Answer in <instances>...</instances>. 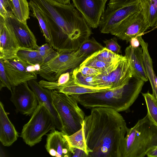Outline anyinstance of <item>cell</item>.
<instances>
[{"instance_id": "obj_18", "label": "cell", "mask_w": 157, "mask_h": 157, "mask_svg": "<svg viewBox=\"0 0 157 157\" xmlns=\"http://www.w3.org/2000/svg\"><path fill=\"white\" fill-rule=\"evenodd\" d=\"M124 56L129 61L133 76L145 82L147 81L148 79L144 64L142 47H134L130 45L125 49Z\"/></svg>"}, {"instance_id": "obj_31", "label": "cell", "mask_w": 157, "mask_h": 157, "mask_svg": "<svg viewBox=\"0 0 157 157\" xmlns=\"http://www.w3.org/2000/svg\"><path fill=\"white\" fill-rule=\"evenodd\" d=\"M42 57L44 63H47L57 56L59 52L52 47L48 43L38 46L37 49Z\"/></svg>"}, {"instance_id": "obj_10", "label": "cell", "mask_w": 157, "mask_h": 157, "mask_svg": "<svg viewBox=\"0 0 157 157\" xmlns=\"http://www.w3.org/2000/svg\"><path fill=\"white\" fill-rule=\"evenodd\" d=\"M12 90L10 100L15 107L16 112L26 116L32 115L38 103L27 82L13 87Z\"/></svg>"}, {"instance_id": "obj_15", "label": "cell", "mask_w": 157, "mask_h": 157, "mask_svg": "<svg viewBox=\"0 0 157 157\" xmlns=\"http://www.w3.org/2000/svg\"><path fill=\"white\" fill-rule=\"evenodd\" d=\"M61 131L54 129L47 135L45 148L51 156L57 157H71V147Z\"/></svg>"}, {"instance_id": "obj_11", "label": "cell", "mask_w": 157, "mask_h": 157, "mask_svg": "<svg viewBox=\"0 0 157 157\" xmlns=\"http://www.w3.org/2000/svg\"><path fill=\"white\" fill-rule=\"evenodd\" d=\"M6 71L12 88L37 78V72L29 71L28 66L31 64L17 56L3 60Z\"/></svg>"}, {"instance_id": "obj_41", "label": "cell", "mask_w": 157, "mask_h": 157, "mask_svg": "<svg viewBox=\"0 0 157 157\" xmlns=\"http://www.w3.org/2000/svg\"><path fill=\"white\" fill-rule=\"evenodd\" d=\"M54 1L57 2L58 3L64 4L67 5L71 4L70 0H52Z\"/></svg>"}, {"instance_id": "obj_5", "label": "cell", "mask_w": 157, "mask_h": 157, "mask_svg": "<svg viewBox=\"0 0 157 157\" xmlns=\"http://www.w3.org/2000/svg\"><path fill=\"white\" fill-rule=\"evenodd\" d=\"M52 94L53 105L62 124L61 131L71 135L82 128L85 113L72 96L56 90H52Z\"/></svg>"}, {"instance_id": "obj_19", "label": "cell", "mask_w": 157, "mask_h": 157, "mask_svg": "<svg viewBox=\"0 0 157 157\" xmlns=\"http://www.w3.org/2000/svg\"><path fill=\"white\" fill-rule=\"evenodd\" d=\"M18 133L9 119L3 105L0 102V141L4 146L9 147L16 141Z\"/></svg>"}, {"instance_id": "obj_20", "label": "cell", "mask_w": 157, "mask_h": 157, "mask_svg": "<svg viewBox=\"0 0 157 157\" xmlns=\"http://www.w3.org/2000/svg\"><path fill=\"white\" fill-rule=\"evenodd\" d=\"M29 3L32 16L37 20L40 30L46 42L51 46V35L57 29L58 25L52 19L39 9L30 0Z\"/></svg>"}, {"instance_id": "obj_23", "label": "cell", "mask_w": 157, "mask_h": 157, "mask_svg": "<svg viewBox=\"0 0 157 157\" xmlns=\"http://www.w3.org/2000/svg\"><path fill=\"white\" fill-rule=\"evenodd\" d=\"M145 18L150 27L157 26V0H141Z\"/></svg>"}, {"instance_id": "obj_16", "label": "cell", "mask_w": 157, "mask_h": 157, "mask_svg": "<svg viewBox=\"0 0 157 157\" xmlns=\"http://www.w3.org/2000/svg\"><path fill=\"white\" fill-rule=\"evenodd\" d=\"M111 79V89L122 88L128 84L133 74L128 59L124 56L117 61L108 74Z\"/></svg>"}, {"instance_id": "obj_26", "label": "cell", "mask_w": 157, "mask_h": 157, "mask_svg": "<svg viewBox=\"0 0 157 157\" xmlns=\"http://www.w3.org/2000/svg\"><path fill=\"white\" fill-rule=\"evenodd\" d=\"M64 136L70 147L84 151L88 157L89 151L86 144L82 128L71 135H65Z\"/></svg>"}, {"instance_id": "obj_42", "label": "cell", "mask_w": 157, "mask_h": 157, "mask_svg": "<svg viewBox=\"0 0 157 157\" xmlns=\"http://www.w3.org/2000/svg\"><path fill=\"white\" fill-rule=\"evenodd\" d=\"M152 92V94L155 96L157 100V90H153Z\"/></svg>"}, {"instance_id": "obj_1", "label": "cell", "mask_w": 157, "mask_h": 157, "mask_svg": "<svg viewBox=\"0 0 157 157\" xmlns=\"http://www.w3.org/2000/svg\"><path fill=\"white\" fill-rule=\"evenodd\" d=\"M85 116L82 128L89 150L88 157H121V149L128 128L114 109L96 107Z\"/></svg>"}, {"instance_id": "obj_6", "label": "cell", "mask_w": 157, "mask_h": 157, "mask_svg": "<svg viewBox=\"0 0 157 157\" xmlns=\"http://www.w3.org/2000/svg\"><path fill=\"white\" fill-rule=\"evenodd\" d=\"M56 128L49 111L44 105L38 103L29 121L23 126L20 137L26 144L33 147L40 143L49 131Z\"/></svg>"}, {"instance_id": "obj_7", "label": "cell", "mask_w": 157, "mask_h": 157, "mask_svg": "<svg viewBox=\"0 0 157 157\" xmlns=\"http://www.w3.org/2000/svg\"><path fill=\"white\" fill-rule=\"evenodd\" d=\"M75 51L58 52V54L41 66L38 74L49 81L57 80L62 74L76 67L86 58L76 56Z\"/></svg>"}, {"instance_id": "obj_3", "label": "cell", "mask_w": 157, "mask_h": 157, "mask_svg": "<svg viewBox=\"0 0 157 157\" xmlns=\"http://www.w3.org/2000/svg\"><path fill=\"white\" fill-rule=\"evenodd\" d=\"M144 82L132 76L128 84L120 88L71 96L86 109L101 107L112 108L119 112L126 111L137 98Z\"/></svg>"}, {"instance_id": "obj_25", "label": "cell", "mask_w": 157, "mask_h": 157, "mask_svg": "<svg viewBox=\"0 0 157 157\" xmlns=\"http://www.w3.org/2000/svg\"><path fill=\"white\" fill-rule=\"evenodd\" d=\"M17 56L20 59L32 65L44 64L43 59L37 49L20 48Z\"/></svg>"}, {"instance_id": "obj_27", "label": "cell", "mask_w": 157, "mask_h": 157, "mask_svg": "<svg viewBox=\"0 0 157 157\" xmlns=\"http://www.w3.org/2000/svg\"><path fill=\"white\" fill-rule=\"evenodd\" d=\"M71 76L74 82L78 85L93 89H109L98 88L94 81V77L95 75H84L78 71L77 67L73 70Z\"/></svg>"}, {"instance_id": "obj_28", "label": "cell", "mask_w": 157, "mask_h": 157, "mask_svg": "<svg viewBox=\"0 0 157 157\" xmlns=\"http://www.w3.org/2000/svg\"><path fill=\"white\" fill-rule=\"evenodd\" d=\"M147 109V115L151 121L157 127V100L155 96L149 92L142 93Z\"/></svg>"}, {"instance_id": "obj_8", "label": "cell", "mask_w": 157, "mask_h": 157, "mask_svg": "<svg viewBox=\"0 0 157 157\" xmlns=\"http://www.w3.org/2000/svg\"><path fill=\"white\" fill-rule=\"evenodd\" d=\"M150 27L142 8L139 11L128 16L110 33L128 42L132 38L142 36Z\"/></svg>"}, {"instance_id": "obj_17", "label": "cell", "mask_w": 157, "mask_h": 157, "mask_svg": "<svg viewBox=\"0 0 157 157\" xmlns=\"http://www.w3.org/2000/svg\"><path fill=\"white\" fill-rule=\"evenodd\" d=\"M28 83L36 97L38 103L44 105L49 111L54 120L56 128L62 131V126L58 113L53 103L52 90L41 86L36 79H32Z\"/></svg>"}, {"instance_id": "obj_29", "label": "cell", "mask_w": 157, "mask_h": 157, "mask_svg": "<svg viewBox=\"0 0 157 157\" xmlns=\"http://www.w3.org/2000/svg\"><path fill=\"white\" fill-rule=\"evenodd\" d=\"M123 56L122 55L115 54L104 47L86 58L96 59L105 62L112 63L117 61Z\"/></svg>"}, {"instance_id": "obj_13", "label": "cell", "mask_w": 157, "mask_h": 157, "mask_svg": "<svg viewBox=\"0 0 157 157\" xmlns=\"http://www.w3.org/2000/svg\"><path fill=\"white\" fill-rule=\"evenodd\" d=\"M20 48L13 30L0 16V59L5 60L16 56Z\"/></svg>"}, {"instance_id": "obj_32", "label": "cell", "mask_w": 157, "mask_h": 157, "mask_svg": "<svg viewBox=\"0 0 157 157\" xmlns=\"http://www.w3.org/2000/svg\"><path fill=\"white\" fill-rule=\"evenodd\" d=\"M94 79L98 88L112 89L111 79L108 74L101 73L99 75L94 76Z\"/></svg>"}, {"instance_id": "obj_22", "label": "cell", "mask_w": 157, "mask_h": 157, "mask_svg": "<svg viewBox=\"0 0 157 157\" xmlns=\"http://www.w3.org/2000/svg\"><path fill=\"white\" fill-rule=\"evenodd\" d=\"M109 90L110 89H93L78 85L74 82L71 76L69 82L58 91L71 96L101 92Z\"/></svg>"}, {"instance_id": "obj_37", "label": "cell", "mask_w": 157, "mask_h": 157, "mask_svg": "<svg viewBox=\"0 0 157 157\" xmlns=\"http://www.w3.org/2000/svg\"><path fill=\"white\" fill-rule=\"evenodd\" d=\"M77 68L79 72L86 76L96 75L101 73L97 69L87 66H79Z\"/></svg>"}, {"instance_id": "obj_34", "label": "cell", "mask_w": 157, "mask_h": 157, "mask_svg": "<svg viewBox=\"0 0 157 157\" xmlns=\"http://www.w3.org/2000/svg\"><path fill=\"white\" fill-rule=\"evenodd\" d=\"M12 13L11 0H0V16L6 19Z\"/></svg>"}, {"instance_id": "obj_12", "label": "cell", "mask_w": 157, "mask_h": 157, "mask_svg": "<svg viewBox=\"0 0 157 157\" xmlns=\"http://www.w3.org/2000/svg\"><path fill=\"white\" fill-rule=\"evenodd\" d=\"M90 28H98L108 0H72Z\"/></svg>"}, {"instance_id": "obj_35", "label": "cell", "mask_w": 157, "mask_h": 157, "mask_svg": "<svg viewBox=\"0 0 157 157\" xmlns=\"http://www.w3.org/2000/svg\"><path fill=\"white\" fill-rule=\"evenodd\" d=\"M103 42L105 44V47L113 52L117 54L121 53V46L118 44L116 37L104 40Z\"/></svg>"}, {"instance_id": "obj_43", "label": "cell", "mask_w": 157, "mask_h": 157, "mask_svg": "<svg viewBox=\"0 0 157 157\" xmlns=\"http://www.w3.org/2000/svg\"><path fill=\"white\" fill-rule=\"evenodd\" d=\"M156 28H157V26H155V27H154V28H153V29H155Z\"/></svg>"}, {"instance_id": "obj_21", "label": "cell", "mask_w": 157, "mask_h": 157, "mask_svg": "<svg viewBox=\"0 0 157 157\" xmlns=\"http://www.w3.org/2000/svg\"><path fill=\"white\" fill-rule=\"evenodd\" d=\"M104 48L101 44L92 37L84 41L78 48L75 51V54L77 57L86 58Z\"/></svg>"}, {"instance_id": "obj_33", "label": "cell", "mask_w": 157, "mask_h": 157, "mask_svg": "<svg viewBox=\"0 0 157 157\" xmlns=\"http://www.w3.org/2000/svg\"><path fill=\"white\" fill-rule=\"evenodd\" d=\"M0 90L3 87H6L12 93V87L7 78L3 60L1 59H0Z\"/></svg>"}, {"instance_id": "obj_39", "label": "cell", "mask_w": 157, "mask_h": 157, "mask_svg": "<svg viewBox=\"0 0 157 157\" xmlns=\"http://www.w3.org/2000/svg\"><path fill=\"white\" fill-rule=\"evenodd\" d=\"M129 42L130 45L134 47H139L140 45V41L137 37L132 38Z\"/></svg>"}, {"instance_id": "obj_14", "label": "cell", "mask_w": 157, "mask_h": 157, "mask_svg": "<svg viewBox=\"0 0 157 157\" xmlns=\"http://www.w3.org/2000/svg\"><path fill=\"white\" fill-rule=\"evenodd\" d=\"M13 30L21 48L37 49V40L27 22L22 21L11 13L5 19Z\"/></svg>"}, {"instance_id": "obj_4", "label": "cell", "mask_w": 157, "mask_h": 157, "mask_svg": "<svg viewBox=\"0 0 157 157\" xmlns=\"http://www.w3.org/2000/svg\"><path fill=\"white\" fill-rule=\"evenodd\" d=\"M157 146V127L147 114L128 128L121 149V157H144Z\"/></svg>"}, {"instance_id": "obj_24", "label": "cell", "mask_w": 157, "mask_h": 157, "mask_svg": "<svg viewBox=\"0 0 157 157\" xmlns=\"http://www.w3.org/2000/svg\"><path fill=\"white\" fill-rule=\"evenodd\" d=\"M14 15L20 21L27 22L29 18L30 7L27 0H11Z\"/></svg>"}, {"instance_id": "obj_30", "label": "cell", "mask_w": 157, "mask_h": 157, "mask_svg": "<svg viewBox=\"0 0 157 157\" xmlns=\"http://www.w3.org/2000/svg\"><path fill=\"white\" fill-rule=\"evenodd\" d=\"M114 63H107L96 59L86 58L79 66L90 67L98 70L101 73H104L106 71L110 66Z\"/></svg>"}, {"instance_id": "obj_9", "label": "cell", "mask_w": 157, "mask_h": 157, "mask_svg": "<svg viewBox=\"0 0 157 157\" xmlns=\"http://www.w3.org/2000/svg\"><path fill=\"white\" fill-rule=\"evenodd\" d=\"M142 8L141 0L115 9H112L107 6L100 19L99 26L101 32L110 33L128 16L139 11Z\"/></svg>"}, {"instance_id": "obj_40", "label": "cell", "mask_w": 157, "mask_h": 157, "mask_svg": "<svg viewBox=\"0 0 157 157\" xmlns=\"http://www.w3.org/2000/svg\"><path fill=\"white\" fill-rule=\"evenodd\" d=\"M147 156L148 157H157V146L150 150Z\"/></svg>"}, {"instance_id": "obj_38", "label": "cell", "mask_w": 157, "mask_h": 157, "mask_svg": "<svg viewBox=\"0 0 157 157\" xmlns=\"http://www.w3.org/2000/svg\"><path fill=\"white\" fill-rule=\"evenodd\" d=\"M71 157H87L83 151L75 148L71 147Z\"/></svg>"}, {"instance_id": "obj_2", "label": "cell", "mask_w": 157, "mask_h": 157, "mask_svg": "<svg viewBox=\"0 0 157 157\" xmlns=\"http://www.w3.org/2000/svg\"><path fill=\"white\" fill-rule=\"evenodd\" d=\"M30 0L59 27L57 51H75L91 34L90 27L73 4H63L52 0Z\"/></svg>"}, {"instance_id": "obj_36", "label": "cell", "mask_w": 157, "mask_h": 157, "mask_svg": "<svg viewBox=\"0 0 157 157\" xmlns=\"http://www.w3.org/2000/svg\"><path fill=\"white\" fill-rule=\"evenodd\" d=\"M141 0H110L108 4L109 8L115 9L139 2Z\"/></svg>"}]
</instances>
